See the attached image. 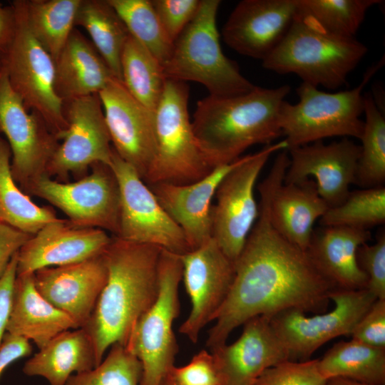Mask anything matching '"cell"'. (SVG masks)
I'll list each match as a JSON object with an SVG mask.
<instances>
[{"label": "cell", "instance_id": "60d3db41", "mask_svg": "<svg viewBox=\"0 0 385 385\" xmlns=\"http://www.w3.org/2000/svg\"><path fill=\"white\" fill-rule=\"evenodd\" d=\"M157 17L173 43L195 16L200 0H151Z\"/></svg>", "mask_w": 385, "mask_h": 385}, {"label": "cell", "instance_id": "836d02e7", "mask_svg": "<svg viewBox=\"0 0 385 385\" xmlns=\"http://www.w3.org/2000/svg\"><path fill=\"white\" fill-rule=\"evenodd\" d=\"M364 130L355 183L364 188L385 182V118L373 96L364 95Z\"/></svg>", "mask_w": 385, "mask_h": 385}, {"label": "cell", "instance_id": "7dc6e473", "mask_svg": "<svg viewBox=\"0 0 385 385\" xmlns=\"http://www.w3.org/2000/svg\"><path fill=\"white\" fill-rule=\"evenodd\" d=\"M15 24V14L11 5L2 6L0 4V53L4 52L11 43Z\"/></svg>", "mask_w": 385, "mask_h": 385}, {"label": "cell", "instance_id": "f546056e", "mask_svg": "<svg viewBox=\"0 0 385 385\" xmlns=\"http://www.w3.org/2000/svg\"><path fill=\"white\" fill-rule=\"evenodd\" d=\"M75 26L88 32L114 76L121 81V54L130 33L108 0H81Z\"/></svg>", "mask_w": 385, "mask_h": 385}, {"label": "cell", "instance_id": "d6986e66", "mask_svg": "<svg viewBox=\"0 0 385 385\" xmlns=\"http://www.w3.org/2000/svg\"><path fill=\"white\" fill-rule=\"evenodd\" d=\"M296 14L295 0H243L225 24L223 40L240 54L263 61L284 38Z\"/></svg>", "mask_w": 385, "mask_h": 385}, {"label": "cell", "instance_id": "4316f807", "mask_svg": "<svg viewBox=\"0 0 385 385\" xmlns=\"http://www.w3.org/2000/svg\"><path fill=\"white\" fill-rule=\"evenodd\" d=\"M328 208L313 180L288 184L283 182L270 201V221L282 237L306 251L315 222Z\"/></svg>", "mask_w": 385, "mask_h": 385}, {"label": "cell", "instance_id": "3957f363", "mask_svg": "<svg viewBox=\"0 0 385 385\" xmlns=\"http://www.w3.org/2000/svg\"><path fill=\"white\" fill-rule=\"evenodd\" d=\"M290 88L255 86L244 94L208 96L197 101L191 123L211 169L232 163L250 147L271 144L282 135L279 111Z\"/></svg>", "mask_w": 385, "mask_h": 385}, {"label": "cell", "instance_id": "9c48e42d", "mask_svg": "<svg viewBox=\"0 0 385 385\" xmlns=\"http://www.w3.org/2000/svg\"><path fill=\"white\" fill-rule=\"evenodd\" d=\"M11 5L15 14V30L11 43L0 53V64L26 110L38 113L61 141L68 123L63 103L54 91L53 59L28 26L24 0H14Z\"/></svg>", "mask_w": 385, "mask_h": 385}, {"label": "cell", "instance_id": "8fae6325", "mask_svg": "<svg viewBox=\"0 0 385 385\" xmlns=\"http://www.w3.org/2000/svg\"><path fill=\"white\" fill-rule=\"evenodd\" d=\"M91 173L73 183L47 175L36 180L26 194L37 196L61 210L76 226L103 230L117 237L120 225V191L110 165L97 163Z\"/></svg>", "mask_w": 385, "mask_h": 385}, {"label": "cell", "instance_id": "681fc988", "mask_svg": "<svg viewBox=\"0 0 385 385\" xmlns=\"http://www.w3.org/2000/svg\"><path fill=\"white\" fill-rule=\"evenodd\" d=\"M162 385H176L175 383L173 381L172 378L170 377V374L167 377V379L164 381Z\"/></svg>", "mask_w": 385, "mask_h": 385}, {"label": "cell", "instance_id": "8d00e7d4", "mask_svg": "<svg viewBox=\"0 0 385 385\" xmlns=\"http://www.w3.org/2000/svg\"><path fill=\"white\" fill-rule=\"evenodd\" d=\"M385 222V188L350 192L340 205L329 207L320 218L321 226H345L369 230Z\"/></svg>", "mask_w": 385, "mask_h": 385}, {"label": "cell", "instance_id": "ac0fdd59", "mask_svg": "<svg viewBox=\"0 0 385 385\" xmlns=\"http://www.w3.org/2000/svg\"><path fill=\"white\" fill-rule=\"evenodd\" d=\"M98 95L113 148L144 180L155 150L154 113L139 103L116 78Z\"/></svg>", "mask_w": 385, "mask_h": 385}, {"label": "cell", "instance_id": "1f68e13d", "mask_svg": "<svg viewBox=\"0 0 385 385\" xmlns=\"http://www.w3.org/2000/svg\"><path fill=\"white\" fill-rule=\"evenodd\" d=\"M121 81L128 92L154 113L162 96L166 78L163 65L130 35L121 58Z\"/></svg>", "mask_w": 385, "mask_h": 385}, {"label": "cell", "instance_id": "ab89813d", "mask_svg": "<svg viewBox=\"0 0 385 385\" xmlns=\"http://www.w3.org/2000/svg\"><path fill=\"white\" fill-rule=\"evenodd\" d=\"M357 262L368 278L366 289L376 299H385V232L374 243H364L356 253Z\"/></svg>", "mask_w": 385, "mask_h": 385}, {"label": "cell", "instance_id": "7a4b0ae2", "mask_svg": "<svg viewBox=\"0 0 385 385\" xmlns=\"http://www.w3.org/2000/svg\"><path fill=\"white\" fill-rule=\"evenodd\" d=\"M161 250L112 237L103 252L107 279L82 327L91 339L97 365L112 345H126L136 322L155 301Z\"/></svg>", "mask_w": 385, "mask_h": 385}, {"label": "cell", "instance_id": "5bb4252c", "mask_svg": "<svg viewBox=\"0 0 385 385\" xmlns=\"http://www.w3.org/2000/svg\"><path fill=\"white\" fill-rule=\"evenodd\" d=\"M0 133L5 135L11 150L13 178L26 193L36 180L46 175L60 140L38 113L26 110L21 98L11 88L1 64Z\"/></svg>", "mask_w": 385, "mask_h": 385}, {"label": "cell", "instance_id": "c3c4849f", "mask_svg": "<svg viewBox=\"0 0 385 385\" xmlns=\"http://www.w3.org/2000/svg\"><path fill=\"white\" fill-rule=\"evenodd\" d=\"M325 385H369V384L356 381L351 379H349L335 377V378L327 379Z\"/></svg>", "mask_w": 385, "mask_h": 385}, {"label": "cell", "instance_id": "4fadbf2b", "mask_svg": "<svg viewBox=\"0 0 385 385\" xmlns=\"http://www.w3.org/2000/svg\"><path fill=\"white\" fill-rule=\"evenodd\" d=\"M110 166L120 191V225L117 237L178 255L190 251L181 229L137 171L113 148Z\"/></svg>", "mask_w": 385, "mask_h": 385}, {"label": "cell", "instance_id": "5b68a950", "mask_svg": "<svg viewBox=\"0 0 385 385\" xmlns=\"http://www.w3.org/2000/svg\"><path fill=\"white\" fill-rule=\"evenodd\" d=\"M220 1L200 0L198 10L175 41L163 66L166 78L203 85L209 96L231 97L255 88L222 52L217 27Z\"/></svg>", "mask_w": 385, "mask_h": 385}, {"label": "cell", "instance_id": "d6a6232c", "mask_svg": "<svg viewBox=\"0 0 385 385\" xmlns=\"http://www.w3.org/2000/svg\"><path fill=\"white\" fill-rule=\"evenodd\" d=\"M81 0H24L28 26L54 60L72 30Z\"/></svg>", "mask_w": 385, "mask_h": 385}, {"label": "cell", "instance_id": "f1b7e54d", "mask_svg": "<svg viewBox=\"0 0 385 385\" xmlns=\"http://www.w3.org/2000/svg\"><path fill=\"white\" fill-rule=\"evenodd\" d=\"M321 375L341 377L369 385L385 384V348L351 339L334 344L318 359Z\"/></svg>", "mask_w": 385, "mask_h": 385}, {"label": "cell", "instance_id": "7c38bea8", "mask_svg": "<svg viewBox=\"0 0 385 385\" xmlns=\"http://www.w3.org/2000/svg\"><path fill=\"white\" fill-rule=\"evenodd\" d=\"M329 299L334 304L329 312L307 317L299 309H288L270 317L272 329L289 352L290 361L308 360L329 340L350 336L376 298L366 289H333Z\"/></svg>", "mask_w": 385, "mask_h": 385}, {"label": "cell", "instance_id": "ba28073f", "mask_svg": "<svg viewBox=\"0 0 385 385\" xmlns=\"http://www.w3.org/2000/svg\"><path fill=\"white\" fill-rule=\"evenodd\" d=\"M182 275L181 255L162 250L158 297L136 322L125 345L141 364L139 385H162L175 366L178 346L173 326L180 313Z\"/></svg>", "mask_w": 385, "mask_h": 385}, {"label": "cell", "instance_id": "277c9868", "mask_svg": "<svg viewBox=\"0 0 385 385\" xmlns=\"http://www.w3.org/2000/svg\"><path fill=\"white\" fill-rule=\"evenodd\" d=\"M367 51L355 37L328 32L297 11L285 36L262 61V66L279 74L294 73L303 83L317 88L334 90L346 83Z\"/></svg>", "mask_w": 385, "mask_h": 385}, {"label": "cell", "instance_id": "b9f144b4", "mask_svg": "<svg viewBox=\"0 0 385 385\" xmlns=\"http://www.w3.org/2000/svg\"><path fill=\"white\" fill-rule=\"evenodd\" d=\"M170 376L176 385H220L212 354L205 349L196 354L186 365L175 366Z\"/></svg>", "mask_w": 385, "mask_h": 385}, {"label": "cell", "instance_id": "ffe728a7", "mask_svg": "<svg viewBox=\"0 0 385 385\" xmlns=\"http://www.w3.org/2000/svg\"><path fill=\"white\" fill-rule=\"evenodd\" d=\"M211 353L220 385H255L265 370L289 360L287 348L265 316L247 321L235 342L220 345Z\"/></svg>", "mask_w": 385, "mask_h": 385}, {"label": "cell", "instance_id": "f6af8a7d", "mask_svg": "<svg viewBox=\"0 0 385 385\" xmlns=\"http://www.w3.org/2000/svg\"><path fill=\"white\" fill-rule=\"evenodd\" d=\"M31 236L7 223H0V277L13 256Z\"/></svg>", "mask_w": 385, "mask_h": 385}, {"label": "cell", "instance_id": "f907efd6", "mask_svg": "<svg viewBox=\"0 0 385 385\" xmlns=\"http://www.w3.org/2000/svg\"><path fill=\"white\" fill-rule=\"evenodd\" d=\"M1 222H4L3 220L2 216H1V212H0V223H1Z\"/></svg>", "mask_w": 385, "mask_h": 385}, {"label": "cell", "instance_id": "2e32d148", "mask_svg": "<svg viewBox=\"0 0 385 385\" xmlns=\"http://www.w3.org/2000/svg\"><path fill=\"white\" fill-rule=\"evenodd\" d=\"M185 288L191 308L179 328L192 343L202 329L213 322L223 305L235 275V263L211 237L200 247L181 255Z\"/></svg>", "mask_w": 385, "mask_h": 385}, {"label": "cell", "instance_id": "7bdbcfd3", "mask_svg": "<svg viewBox=\"0 0 385 385\" xmlns=\"http://www.w3.org/2000/svg\"><path fill=\"white\" fill-rule=\"evenodd\" d=\"M351 339L385 348V299H376L353 329Z\"/></svg>", "mask_w": 385, "mask_h": 385}, {"label": "cell", "instance_id": "ee69618b", "mask_svg": "<svg viewBox=\"0 0 385 385\" xmlns=\"http://www.w3.org/2000/svg\"><path fill=\"white\" fill-rule=\"evenodd\" d=\"M18 252L9 262L6 270L0 277V346L10 316L14 285L17 276Z\"/></svg>", "mask_w": 385, "mask_h": 385}, {"label": "cell", "instance_id": "603a6c76", "mask_svg": "<svg viewBox=\"0 0 385 385\" xmlns=\"http://www.w3.org/2000/svg\"><path fill=\"white\" fill-rule=\"evenodd\" d=\"M213 168L202 179L186 185L159 183L148 185L158 201L181 229L190 250L212 237V201L222 180L236 165Z\"/></svg>", "mask_w": 385, "mask_h": 385}, {"label": "cell", "instance_id": "83f0119b", "mask_svg": "<svg viewBox=\"0 0 385 385\" xmlns=\"http://www.w3.org/2000/svg\"><path fill=\"white\" fill-rule=\"evenodd\" d=\"M96 366L91 339L81 327L57 334L25 362L22 371L44 378L50 385H65L73 374Z\"/></svg>", "mask_w": 385, "mask_h": 385}, {"label": "cell", "instance_id": "30bf717a", "mask_svg": "<svg viewBox=\"0 0 385 385\" xmlns=\"http://www.w3.org/2000/svg\"><path fill=\"white\" fill-rule=\"evenodd\" d=\"M287 149L283 140L240 157L216 190V202L211 210L212 237L234 263L259 216L255 197L257 180L270 157Z\"/></svg>", "mask_w": 385, "mask_h": 385}, {"label": "cell", "instance_id": "d590c367", "mask_svg": "<svg viewBox=\"0 0 385 385\" xmlns=\"http://www.w3.org/2000/svg\"><path fill=\"white\" fill-rule=\"evenodd\" d=\"M120 16L130 35L145 46L163 66L173 43L165 33L150 0H108Z\"/></svg>", "mask_w": 385, "mask_h": 385}, {"label": "cell", "instance_id": "74e56055", "mask_svg": "<svg viewBox=\"0 0 385 385\" xmlns=\"http://www.w3.org/2000/svg\"><path fill=\"white\" fill-rule=\"evenodd\" d=\"M142 366L125 345L114 344L91 370L73 374L65 385H139Z\"/></svg>", "mask_w": 385, "mask_h": 385}, {"label": "cell", "instance_id": "e0dca14e", "mask_svg": "<svg viewBox=\"0 0 385 385\" xmlns=\"http://www.w3.org/2000/svg\"><path fill=\"white\" fill-rule=\"evenodd\" d=\"M289 164L284 183L314 177L317 191L328 207L342 203L355 183L361 147L348 138L325 144L322 140L287 149Z\"/></svg>", "mask_w": 385, "mask_h": 385}, {"label": "cell", "instance_id": "f35d334b", "mask_svg": "<svg viewBox=\"0 0 385 385\" xmlns=\"http://www.w3.org/2000/svg\"><path fill=\"white\" fill-rule=\"evenodd\" d=\"M318 359L302 361L287 360L265 370L255 385H325Z\"/></svg>", "mask_w": 385, "mask_h": 385}, {"label": "cell", "instance_id": "52a82bcc", "mask_svg": "<svg viewBox=\"0 0 385 385\" xmlns=\"http://www.w3.org/2000/svg\"><path fill=\"white\" fill-rule=\"evenodd\" d=\"M188 97L185 82L166 78L154 111L155 150L143 180L148 185L159 183L186 185L202 179L212 170L195 139Z\"/></svg>", "mask_w": 385, "mask_h": 385}, {"label": "cell", "instance_id": "7402d4cb", "mask_svg": "<svg viewBox=\"0 0 385 385\" xmlns=\"http://www.w3.org/2000/svg\"><path fill=\"white\" fill-rule=\"evenodd\" d=\"M34 274L41 295L81 328L95 308L108 270L103 253L71 265L45 267Z\"/></svg>", "mask_w": 385, "mask_h": 385}, {"label": "cell", "instance_id": "484cf974", "mask_svg": "<svg viewBox=\"0 0 385 385\" xmlns=\"http://www.w3.org/2000/svg\"><path fill=\"white\" fill-rule=\"evenodd\" d=\"M78 328L71 317L41 295L34 273L16 276L7 333L32 341L39 349L57 334Z\"/></svg>", "mask_w": 385, "mask_h": 385}, {"label": "cell", "instance_id": "4dcf8cb0", "mask_svg": "<svg viewBox=\"0 0 385 385\" xmlns=\"http://www.w3.org/2000/svg\"><path fill=\"white\" fill-rule=\"evenodd\" d=\"M11 150L0 137V212L5 223L29 235L46 225L58 220L53 210L31 200L15 182L11 170Z\"/></svg>", "mask_w": 385, "mask_h": 385}, {"label": "cell", "instance_id": "d4e9b609", "mask_svg": "<svg viewBox=\"0 0 385 385\" xmlns=\"http://www.w3.org/2000/svg\"><path fill=\"white\" fill-rule=\"evenodd\" d=\"M53 61L54 91L62 103L99 93L116 78L91 41L76 28Z\"/></svg>", "mask_w": 385, "mask_h": 385}, {"label": "cell", "instance_id": "e575fe53", "mask_svg": "<svg viewBox=\"0 0 385 385\" xmlns=\"http://www.w3.org/2000/svg\"><path fill=\"white\" fill-rule=\"evenodd\" d=\"M297 11L332 34L354 37L366 12L380 0H295Z\"/></svg>", "mask_w": 385, "mask_h": 385}, {"label": "cell", "instance_id": "bcb514c9", "mask_svg": "<svg viewBox=\"0 0 385 385\" xmlns=\"http://www.w3.org/2000/svg\"><path fill=\"white\" fill-rule=\"evenodd\" d=\"M32 350L29 340L6 332L0 346V376L12 362L29 356Z\"/></svg>", "mask_w": 385, "mask_h": 385}, {"label": "cell", "instance_id": "44dd1931", "mask_svg": "<svg viewBox=\"0 0 385 385\" xmlns=\"http://www.w3.org/2000/svg\"><path fill=\"white\" fill-rule=\"evenodd\" d=\"M108 232L78 227L68 220L50 222L29 238L18 252L17 275L71 265L103 254L111 241Z\"/></svg>", "mask_w": 385, "mask_h": 385}, {"label": "cell", "instance_id": "cb8c5ba5", "mask_svg": "<svg viewBox=\"0 0 385 385\" xmlns=\"http://www.w3.org/2000/svg\"><path fill=\"white\" fill-rule=\"evenodd\" d=\"M371 238L369 230L321 226L314 230L306 250L311 262L334 289H366L368 278L359 267V247Z\"/></svg>", "mask_w": 385, "mask_h": 385}, {"label": "cell", "instance_id": "9a60e30c", "mask_svg": "<svg viewBox=\"0 0 385 385\" xmlns=\"http://www.w3.org/2000/svg\"><path fill=\"white\" fill-rule=\"evenodd\" d=\"M68 128L46 170L62 180L97 163L111 165L112 144L98 93L63 103Z\"/></svg>", "mask_w": 385, "mask_h": 385}, {"label": "cell", "instance_id": "6da1fadb", "mask_svg": "<svg viewBox=\"0 0 385 385\" xmlns=\"http://www.w3.org/2000/svg\"><path fill=\"white\" fill-rule=\"evenodd\" d=\"M286 169L284 163L274 161L258 186L259 216L235 262L231 288L209 331L210 349L226 343L234 329L257 316L271 317L288 309L327 311L333 287L307 252L282 237L270 221V201L284 182Z\"/></svg>", "mask_w": 385, "mask_h": 385}, {"label": "cell", "instance_id": "8992f818", "mask_svg": "<svg viewBox=\"0 0 385 385\" xmlns=\"http://www.w3.org/2000/svg\"><path fill=\"white\" fill-rule=\"evenodd\" d=\"M382 64L380 61L369 67L360 84L349 90L328 93L302 82L297 89L299 102L291 104L284 100L279 111L287 149L334 136L360 140L364 130L360 118L364 113L362 91Z\"/></svg>", "mask_w": 385, "mask_h": 385}]
</instances>
